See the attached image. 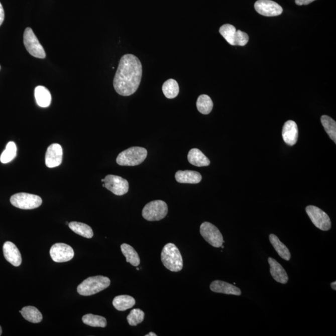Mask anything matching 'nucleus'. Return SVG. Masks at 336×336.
<instances>
[{
	"instance_id": "nucleus-23",
	"label": "nucleus",
	"mask_w": 336,
	"mask_h": 336,
	"mask_svg": "<svg viewBox=\"0 0 336 336\" xmlns=\"http://www.w3.org/2000/svg\"><path fill=\"white\" fill-rule=\"evenodd\" d=\"M20 312L27 321L33 323H39L43 320V315L35 307L28 306L24 307Z\"/></svg>"
},
{
	"instance_id": "nucleus-10",
	"label": "nucleus",
	"mask_w": 336,
	"mask_h": 336,
	"mask_svg": "<svg viewBox=\"0 0 336 336\" xmlns=\"http://www.w3.org/2000/svg\"><path fill=\"white\" fill-rule=\"evenodd\" d=\"M103 182L105 188L117 196H123L129 190V182L121 176L109 174L104 178Z\"/></svg>"
},
{
	"instance_id": "nucleus-18",
	"label": "nucleus",
	"mask_w": 336,
	"mask_h": 336,
	"mask_svg": "<svg viewBox=\"0 0 336 336\" xmlns=\"http://www.w3.org/2000/svg\"><path fill=\"white\" fill-rule=\"evenodd\" d=\"M177 182L183 184H198L202 180V176L194 171H178L175 174Z\"/></svg>"
},
{
	"instance_id": "nucleus-38",
	"label": "nucleus",
	"mask_w": 336,
	"mask_h": 336,
	"mask_svg": "<svg viewBox=\"0 0 336 336\" xmlns=\"http://www.w3.org/2000/svg\"><path fill=\"white\" fill-rule=\"evenodd\" d=\"M2 334V328L0 326V335Z\"/></svg>"
},
{
	"instance_id": "nucleus-39",
	"label": "nucleus",
	"mask_w": 336,
	"mask_h": 336,
	"mask_svg": "<svg viewBox=\"0 0 336 336\" xmlns=\"http://www.w3.org/2000/svg\"><path fill=\"white\" fill-rule=\"evenodd\" d=\"M102 186L104 187H105V184H104V182H103V184H102Z\"/></svg>"
},
{
	"instance_id": "nucleus-3",
	"label": "nucleus",
	"mask_w": 336,
	"mask_h": 336,
	"mask_svg": "<svg viewBox=\"0 0 336 336\" xmlns=\"http://www.w3.org/2000/svg\"><path fill=\"white\" fill-rule=\"evenodd\" d=\"M110 280L103 276H95L87 278L77 287V292L80 295L91 296L107 288Z\"/></svg>"
},
{
	"instance_id": "nucleus-32",
	"label": "nucleus",
	"mask_w": 336,
	"mask_h": 336,
	"mask_svg": "<svg viewBox=\"0 0 336 336\" xmlns=\"http://www.w3.org/2000/svg\"><path fill=\"white\" fill-rule=\"evenodd\" d=\"M145 317V312L140 309H134L130 311L127 316V321L132 326H136L143 321Z\"/></svg>"
},
{
	"instance_id": "nucleus-17",
	"label": "nucleus",
	"mask_w": 336,
	"mask_h": 336,
	"mask_svg": "<svg viewBox=\"0 0 336 336\" xmlns=\"http://www.w3.org/2000/svg\"><path fill=\"white\" fill-rule=\"evenodd\" d=\"M268 262L270 265L271 275L272 276L273 279L281 284L287 283L289 279L288 275L281 265L277 260L271 257L268 258Z\"/></svg>"
},
{
	"instance_id": "nucleus-15",
	"label": "nucleus",
	"mask_w": 336,
	"mask_h": 336,
	"mask_svg": "<svg viewBox=\"0 0 336 336\" xmlns=\"http://www.w3.org/2000/svg\"><path fill=\"white\" fill-rule=\"evenodd\" d=\"M210 290L213 292L232 294V295L241 296V290L233 284L225 282V281L215 280L211 283Z\"/></svg>"
},
{
	"instance_id": "nucleus-1",
	"label": "nucleus",
	"mask_w": 336,
	"mask_h": 336,
	"mask_svg": "<svg viewBox=\"0 0 336 336\" xmlns=\"http://www.w3.org/2000/svg\"><path fill=\"white\" fill-rule=\"evenodd\" d=\"M143 74L140 59L134 54L122 57L114 79V87L122 96L134 94L139 88Z\"/></svg>"
},
{
	"instance_id": "nucleus-25",
	"label": "nucleus",
	"mask_w": 336,
	"mask_h": 336,
	"mask_svg": "<svg viewBox=\"0 0 336 336\" xmlns=\"http://www.w3.org/2000/svg\"><path fill=\"white\" fill-rule=\"evenodd\" d=\"M69 227L74 233L78 234V235L87 239L93 238L92 229L87 224L78 222H71L69 223Z\"/></svg>"
},
{
	"instance_id": "nucleus-13",
	"label": "nucleus",
	"mask_w": 336,
	"mask_h": 336,
	"mask_svg": "<svg viewBox=\"0 0 336 336\" xmlns=\"http://www.w3.org/2000/svg\"><path fill=\"white\" fill-rule=\"evenodd\" d=\"M63 156V150L61 145L54 143L47 150L45 161L47 167L53 168L61 165Z\"/></svg>"
},
{
	"instance_id": "nucleus-5",
	"label": "nucleus",
	"mask_w": 336,
	"mask_h": 336,
	"mask_svg": "<svg viewBox=\"0 0 336 336\" xmlns=\"http://www.w3.org/2000/svg\"><path fill=\"white\" fill-rule=\"evenodd\" d=\"M168 212V205L163 200H156L146 204L142 215L148 221H158L165 218Z\"/></svg>"
},
{
	"instance_id": "nucleus-41",
	"label": "nucleus",
	"mask_w": 336,
	"mask_h": 336,
	"mask_svg": "<svg viewBox=\"0 0 336 336\" xmlns=\"http://www.w3.org/2000/svg\"><path fill=\"white\" fill-rule=\"evenodd\" d=\"M0 69H1V66H0Z\"/></svg>"
},
{
	"instance_id": "nucleus-37",
	"label": "nucleus",
	"mask_w": 336,
	"mask_h": 336,
	"mask_svg": "<svg viewBox=\"0 0 336 336\" xmlns=\"http://www.w3.org/2000/svg\"><path fill=\"white\" fill-rule=\"evenodd\" d=\"M156 334H155L154 332H150L149 334H148L147 335H145V336H156Z\"/></svg>"
},
{
	"instance_id": "nucleus-14",
	"label": "nucleus",
	"mask_w": 336,
	"mask_h": 336,
	"mask_svg": "<svg viewBox=\"0 0 336 336\" xmlns=\"http://www.w3.org/2000/svg\"><path fill=\"white\" fill-rule=\"evenodd\" d=\"M5 259L15 267H19L22 262V255L14 243L6 242L3 247Z\"/></svg>"
},
{
	"instance_id": "nucleus-34",
	"label": "nucleus",
	"mask_w": 336,
	"mask_h": 336,
	"mask_svg": "<svg viewBox=\"0 0 336 336\" xmlns=\"http://www.w3.org/2000/svg\"><path fill=\"white\" fill-rule=\"evenodd\" d=\"M314 1H316V0H295V3L299 6H301V5H309Z\"/></svg>"
},
{
	"instance_id": "nucleus-22",
	"label": "nucleus",
	"mask_w": 336,
	"mask_h": 336,
	"mask_svg": "<svg viewBox=\"0 0 336 336\" xmlns=\"http://www.w3.org/2000/svg\"><path fill=\"white\" fill-rule=\"evenodd\" d=\"M135 299L129 295H120L114 299L113 305L117 310L121 311L133 308L135 306Z\"/></svg>"
},
{
	"instance_id": "nucleus-40",
	"label": "nucleus",
	"mask_w": 336,
	"mask_h": 336,
	"mask_svg": "<svg viewBox=\"0 0 336 336\" xmlns=\"http://www.w3.org/2000/svg\"><path fill=\"white\" fill-rule=\"evenodd\" d=\"M101 182H104V179H101Z\"/></svg>"
},
{
	"instance_id": "nucleus-31",
	"label": "nucleus",
	"mask_w": 336,
	"mask_h": 336,
	"mask_svg": "<svg viewBox=\"0 0 336 336\" xmlns=\"http://www.w3.org/2000/svg\"><path fill=\"white\" fill-rule=\"evenodd\" d=\"M236 29L234 26L226 24L223 25L219 29V33L223 38L228 41L231 45L235 46V36Z\"/></svg>"
},
{
	"instance_id": "nucleus-35",
	"label": "nucleus",
	"mask_w": 336,
	"mask_h": 336,
	"mask_svg": "<svg viewBox=\"0 0 336 336\" xmlns=\"http://www.w3.org/2000/svg\"><path fill=\"white\" fill-rule=\"evenodd\" d=\"M5 19V12L1 3H0V26L3 24Z\"/></svg>"
},
{
	"instance_id": "nucleus-29",
	"label": "nucleus",
	"mask_w": 336,
	"mask_h": 336,
	"mask_svg": "<svg viewBox=\"0 0 336 336\" xmlns=\"http://www.w3.org/2000/svg\"><path fill=\"white\" fill-rule=\"evenodd\" d=\"M323 127L329 135L330 139L336 143V122L334 120L327 116H323L321 118Z\"/></svg>"
},
{
	"instance_id": "nucleus-21",
	"label": "nucleus",
	"mask_w": 336,
	"mask_h": 336,
	"mask_svg": "<svg viewBox=\"0 0 336 336\" xmlns=\"http://www.w3.org/2000/svg\"><path fill=\"white\" fill-rule=\"evenodd\" d=\"M269 239L276 252L283 259L289 261L291 259V253L288 247L280 241L279 238L275 234H270Z\"/></svg>"
},
{
	"instance_id": "nucleus-11",
	"label": "nucleus",
	"mask_w": 336,
	"mask_h": 336,
	"mask_svg": "<svg viewBox=\"0 0 336 336\" xmlns=\"http://www.w3.org/2000/svg\"><path fill=\"white\" fill-rule=\"evenodd\" d=\"M50 255L54 262L63 263L72 260L74 256V252L69 245L57 243L52 246Z\"/></svg>"
},
{
	"instance_id": "nucleus-33",
	"label": "nucleus",
	"mask_w": 336,
	"mask_h": 336,
	"mask_svg": "<svg viewBox=\"0 0 336 336\" xmlns=\"http://www.w3.org/2000/svg\"><path fill=\"white\" fill-rule=\"evenodd\" d=\"M249 37L247 33L241 30L236 31L235 36V46H244L249 42Z\"/></svg>"
},
{
	"instance_id": "nucleus-4",
	"label": "nucleus",
	"mask_w": 336,
	"mask_h": 336,
	"mask_svg": "<svg viewBox=\"0 0 336 336\" xmlns=\"http://www.w3.org/2000/svg\"><path fill=\"white\" fill-rule=\"evenodd\" d=\"M147 155V150L144 148L131 147L120 153L116 161L121 166H137L145 160Z\"/></svg>"
},
{
	"instance_id": "nucleus-28",
	"label": "nucleus",
	"mask_w": 336,
	"mask_h": 336,
	"mask_svg": "<svg viewBox=\"0 0 336 336\" xmlns=\"http://www.w3.org/2000/svg\"><path fill=\"white\" fill-rule=\"evenodd\" d=\"M85 324L92 327H105L107 322L105 317L92 314H87L82 317Z\"/></svg>"
},
{
	"instance_id": "nucleus-7",
	"label": "nucleus",
	"mask_w": 336,
	"mask_h": 336,
	"mask_svg": "<svg viewBox=\"0 0 336 336\" xmlns=\"http://www.w3.org/2000/svg\"><path fill=\"white\" fill-rule=\"evenodd\" d=\"M23 42L26 49L31 56L39 59L45 58L46 52L31 28H26L23 35Z\"/></svg>"
},
{
	"instance_id": "nucleus-24",
	"label": "nucleus",
	"mask_w": 336,
	"mask_h": 336,
	"mask_svg": "<svg viewBox=\"0 0 336 336\" xmlns=\"http://www.w3.org/2000/svg\"><path fill=\"white\" fill-rule=\"evenodd\" d=\"M121 251L126 258L127 262L130 263L133 266H139L140 264L139 255L131 246L127 244H122Z\"/></svg>"
},
{
	"instance_id": "nucleus-30",
	"label": "nucleus",
	"mask_w": 336,
	"mask_h": 336,
	"mask_svg": "<svg viewBox=\"0 0 336 336\" xmlns=\"http://www.w3.org/2000/svg\"><path fill=\"white\" fill-rule=\"evenodd\" d=\"M17 147L15 143L10 142L7 145L6 148L0 156V161L2 163L7 164L14 160L17 154Z\"/></svg>"
},
{
	"instance_id": "nucleus-2",
	"label": "nucleus",
	"mask_w": 336,
	"mask_h": 336,
	"mask_svg": "<svg viewBox=\"0 0 336 336\" xmlns=\"http://www.w3.org/2000/svg\"><path fill=\"white\" fill-rule=\"evenodd\" d=\"M161 261L164 266L173 272H178L183 268V260L180 251L175 245L169 243L163 247Z\"/></svg>"
},
{
	"instance_id": "nucleus-6",
	"label": "nucleus",
	"mask_w": 336,
	"mask_h": 336,
	"mask_svg": "<svg viewBox=\"0 0 336 336\" xmlns=\"http://www.w3.org/2000/svg\"><path fill=\"white\" fill-rule=\"evenodd\" d=\"M10 202L13 205L19 209L30 210L40 207L43 200L37 195L20 192L13 195L10 198Z\"/></svg>"
},
{
	"instance_id": "nucleus-8",
	"label": "nucleus",
	"mask_w": 336,
	"mask_h": 336,
	"mask_svg": "<svg viewBox=\"0 0 336 336\" xmlns=\"http://www.w3.org/2000/svg\"><path fill=\"white\" fill-rule=\"evenodd\" d=\"M306 212L312 223L320 230L327 231L331 228V221L329 215L319 207L308 205L306 208Z\"/></svg>"
},
{
	"instance_id": "nucleus-12",
	"label": "nucleus",
	"mask_w": 336,
	"mask_h": 336,
	"mask_svg": "<svg viewBox=\"0 0 336 336\" xmlns=\"http://www.w3.org/2000/svg\"><path fill=\"white\" fill-rule=\"evenodd\" d=\"M255 9L258 14L265 17H277L283 13L282 7L272 0H259L255 4Z\"/></svg>"
},
{
	"instance_id": "nucleus-19",
	"label": "nucleus",
	"mask_w": 336,
	"mask_h": 336,
	"mask_svg": "<svg viewBox=\"0 0 336 336\" xmlns=\"http://www.w3.org/2000/svg\"><path fill=\"white\" fill-rule=\"evenodd\" d=\"M187 160L190 164L197 167H203L210 165V160L201 151L197 148H192L187 155Z\"/></svg>"
},
{
	"instance_id": "nucleus-26",
	"label": "nucleus",
	"mask_w": 336,
	"mask_h": 336,
	"mask_svg": "<svg viewBox=\"0 0 336 336\" xmlns=\"http://www.w3.org/2000/svg\"><path fill=\"white\" fill-rule=\"evenodd\" d=\"M162 90L166 98L169 99L176 98L179 92L178 83L177 82L176 80L168 79L164 83Z\"/></svg>"
},
{
	"instance_id": "nucleus-9",
	"label": "nucleus",
	"mask_w": 336,
	"mask_h": 336,
	"mask_svg": "<svg viewBox=\"0 0 336 336\" xmlns=\"http://www.w3.org/2000/svg\"><path fill=\"white\" fill-rule=\"evenodd\" d=\"M200 233L210 246L215 248H219L222 246L224 241L222 234L213 224L208 222L202 223L200 227Z\"/></svg>"
},
{
	"instance_id": "nucleus-36",
	"label": "nucleus",
	"mask_w": 336,
	"mask_h": 336,
	"mask_svg": "<svg viewBox=\"0 0 336 336\" xmlns=\"http://www.w3.org/2000/svg\"><path fill=\"white\" fill-rule=\"evenodd\" d=\"M330 286H331V288L333 290L335 291L336 290V282L335 281H334V282H332L331 284H330Z\"/></svg>"
},
{
	"instance_id": "nucleus-20",
	"label": "nucleus",
	"mask_w": 336,
	"mask_h": 336,
	"mask_svg": "<svg viewBox=\"0 0 336 336\" xmlns=\"http://www.w3.org/2000/svg\"><path fill=\"white\" fill-rule=\"evenodd\" d=\"M36 102L41 107H48L51 103V95L48 88L44 86H38L35 90Z\"/></svg>"
},
{
	"instance_id": "nucleus-27",
	"label": "nucleus",
	"mask_w": 336,
	"mask_h": 336,
	"mask_svg": "<svg viewBox=\"0 0 336 336\" xmlns=\"http://www.w3.org/2000/svg\"><path fill=\"white\" fill-rule=\"evenodd\" d=\"M196 106L198 111L204 115L209 114L213 108V101L207 95H200L197 98Z\"/></svg>"
},
{
	"instance_id": "nucleus-16",
	"label": "nucleus",
	"mask_w": 336,
	"mask_h": 336,
	"mask_svg": "<svg viewBox=\"0 0 336 336\" xmlns=\"http://www.w3.org/2000/svg\"><path fill=\"white\" fill-rule=\"evenodd\" d=\"M282 137L286 144L290 146L296 144L298 139V129L295 122L288 121L284 124Z\"/></svg>"
}]
</instances>
